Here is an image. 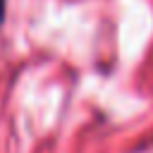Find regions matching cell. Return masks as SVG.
Segmentation results:
<instances>
[{"label":"cell","mask_w":153,"mask_h":153,"mask_svg":"<svg viewBox=\"0 0 153 153\" xmlns=\"http://www.w3.org/2000/svg\"><path fill=\"white\" fill-rule=\"evenodd\" d=\"M5 12H7V0H0V26L5 22Z\"/></svg>","instance_id":"cell-1"}]
</instances>
